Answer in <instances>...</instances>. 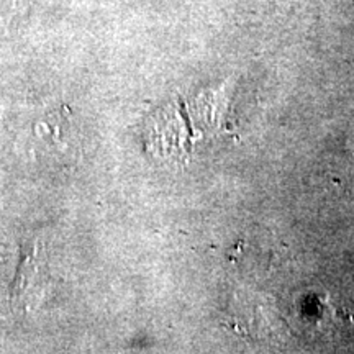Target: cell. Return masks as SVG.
<instances>
[{
	"instance_id": "cell-1",
	"label": "cell",
	"mask_w": 354,
	"mask_h": 354,
	"mask_svg": "<svg viewBox=\"0 0 354 354\" xmlns=\"http://www.w3.org/2000/svg\"><path fill=\"white\" fill-rule=\"evenodd\" d=\"M41 271L37 251H30L20 261L15 284L12 289V302L20 308L33 307L41 295Z\"/></svg>"
}]
</instances>
